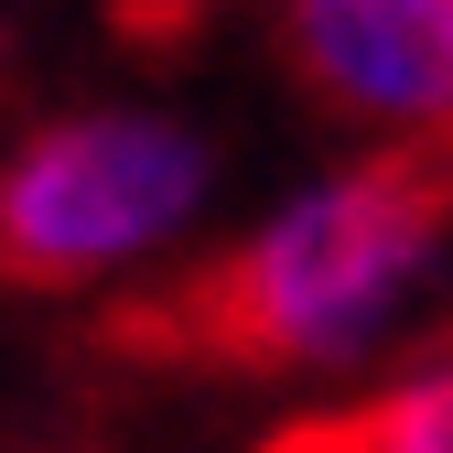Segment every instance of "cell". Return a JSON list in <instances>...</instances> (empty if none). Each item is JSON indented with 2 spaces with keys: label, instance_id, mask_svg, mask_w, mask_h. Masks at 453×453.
Returning a JSON list of instances; mask_svg holds the SVG:
<instances>
[{
  "label": "cell",
  "instance_id": "1",
  "mask_svg": "<svg viewBox=\"0 0 453 453\" xmlns=\"http://www.w3.org/2000/svg\"><path fill=\"white\" fill-rule=\"evenodd\" d=\"M453 259V162L442 151H357L280 195L226 259L162 292L119 346L195 357L226 378H324L411 324Z\"/></svg>",
  "mask_w": 453,
  "mask_h": 453
},
{
  "label": "cell",
  "instance_id": "5",
  "mask_svg": "<svg viewBox=\"0 0 453 453\" xmlns=\"http://www.w3.org/2000/svg\"><path fill=\"white\" fill-rule=\"evenodd\" d=\"M0 65H12V33H0Z\"/></svg>",
  "mask_w": 453,
  "mask_h": 453
},
{
  "label": "cell",
  "instance_id": "4",
  "mask_svg": "<svg viewBox=\"0 0 453 453\" xmlns=\"http://www.w3.org/2000/svg\"><path fill=\"white\" fill-rule=\"evenodd\" d=\"M270 453H453V334H442L432 357H411L378 400L313 411L303 432H280Z\"/></svg>",
  "mask_w": 453,
  "mask_h": 453
},
{
  "label": "cell",
  "instance_id": "2",
  "mask_svg": "<svg viewBox=\"0 0 453 453\" xmlns=\"http://www.w3.org/2000/svg\"><path fill=\"white\" fill-rule=\"evenodd\" d=\"M216 195V151L162 108H87L33 130L0 162V280L12 292H87V280L184 238Z\"/></svg>",
  "mask_w": 453,
  "mask_h": 453
},
{
  "label": "cell",
  "instance_id": "3",
  "mask_svg": "<svg viewBox=\"0 0 453 453\" xmlns=\"http://www.w3.org/2000/svg\"><path fill=\"white\" fill-rule=\"evenodd\" d=\"M270 43L324 119L453 162V0H270Z\"/></svg>",
  "mask_w": 453,
  "mask_h": 453
}]
</instances>
